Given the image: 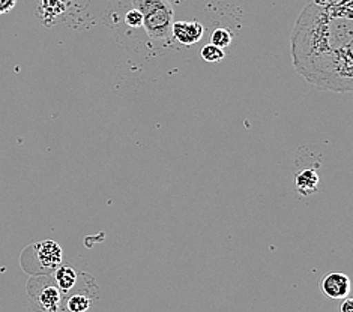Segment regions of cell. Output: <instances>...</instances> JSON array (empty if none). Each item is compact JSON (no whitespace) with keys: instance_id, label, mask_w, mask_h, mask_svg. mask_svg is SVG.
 I'll return each instance as SVG.
<instances>
[{"instance_id":"1","label":"cell","mask_w":353,"mask_h":312,"mask_svg":"<svg viewBox=\"0 0 353 312\" xmlns=\"http://www.w3.org/2000/svg\"><path fill=\"white\" fill-rule=\"evenodd\" d=\"M292 61L302 79L314 86L350 94L353 90V6L310 0L290 37Z\"/></svg>"},{"instance_id":"2","label":"cell","mask_w":353,"mask_h":312,"mask_svg":"<svg viewBox=\"0 0 353 312\" xmlns=\"http://www.w3.org/2000/svg\"><path fill=\"white\" fill-rule=\"evenodd\" d=\"M134 10L143 17L141 28L154 41H165L172 35L173 6L169 0H132Z\"/></svg>"},{"instance_id":"3","label":"cell","mask_w":353,"mask_h":312,"mask_svg":"<svg viewBox=\"0 0 353 312\" xmlns=\"http://www.w3.org/2000/svg\"><path fill=\"white\" fill-rule=\"evenodd\" d=\"M28 294L35 312H61L63 296L50 278H32L28 282Z\"/></svg>"},{"instance_id":"4","label":"cell","mask_w":353,"mask_h":312,"mask_svg":"<svg viewBox=\"0 0 353 312\" xmlns=\"http://www.w3.org/2000/svg\"><path fill=\"white\" fill-rule=\"evenodd\" d=\"M35 258L38 260V266L41 272H52L62 264V248L54 240H44L37 243L35 247Z\"/></svg>"},{"instance_id":"5","label":"cell","mask_w":353,"mask_h":312,"mask_svg":"<svg viewBox=\"0 0 353 312\" xmlns=\"http://www.w3.org/2000/svg\"><path fill=\"white\" fill-rule=\"evenodd\" d=\"M350 280L346 273L332 272L326 273L321 282V289L326 298L332 300H343L350 293Z\"/></svg>"},{"instance_id":"6","label":"cell","mask_w":353,"mask_h":312,"mask_svg":"<svg viewBox=\"0 0 353 312\" xmlns=\"http://www.w3.org/2000/svg\"><path fill=\"white\" fill-rule=\"evenodd\" d=\"M172 33L182 45L190 47L201 41L205 35V28L199 21H176L172 26Z\"/></svg>"},{"instance_id":"7","label":"cell","mask_w":353,"mask_h":312,"mask_svg":"<svg viewBox=\"0 0 353 312\" xmlns=\"http://www.w3.org/2000/svg\"><path fill=\"white\" fill-rule=\"evenodd\" d=\"M65 10L66 6L63 3V0H38L39 19L43 20L47 28L53 26V24L65 14Z\"/></svg>"},{"instance_id":"8","label":"cell","mask_w":353,"mask_h":312,"mask_svg":"<svg viewBox=\"0 0 353 312\" xmlns=\"http://www.w3.org/2000/svg\"><path fill=\"white\" fill-rule=\"evenodd\" d=\"M295 188L301 196H311L319 188V174L314 168H304L295 176Z\"/></svg>"},{"instance_id":"9","label":"cell","mask_w":353,"mask_h":312,"mask_svg":"<svg viewBox=\"0 0 353 312\" xmlns=\"http://www.w3.org/2000/svg\"><path fill=\"white\" fill-rule=\"evenodd\" d=\"M54 282L57 285V289L61 290L62 296L68 294L75 285H77V272L68 264L59 266L56 269V275H54Z\"/></svg>"},{"instance_id":"10","label":"cell","mask_w":353,"mask_h":312,"mask_svg":"<svg viewBox=\"0 0 353 312\" xmlns=\"http://www.w3.org/2000/svg\"><path fill=\"white\" fill-rule=\"evenodd\" d=\"M97 296H92V294L88 293H77L72 294V296H68L66 299V309L68 312H86L94 305Z\"/></svg>"},{"instance_id":"11","label":"cell","mask_w":353,"mask_h":312,"mask_svg":"<svg viewBox=\"0 0 353 312\" xmlns=\"http://www.w3.org/2000/svg\"><path fill=\"white\" fill-rule=\"evenodd\" d=\"M233 41V33L229 29H224V28H218L212 32V37H211V44L218 47V48H227Z\"/></svg>"},{"instance_id":"12","label":"cell","mask_w":353,"mask_h":312,"mask_svg":"<svg viewBox=\"0 0 353 312\" xmlns=\"http://www.w3.org/2000/svg\"><path fill=\"white\" fill-rule=\"evenodd\" d=\"M201 57H203V61H206L209 63H216V62L223 61V59L225 57V53H224V50L218 48L212 44H208L201 48Z\"/></svg>"},{"instance_id":"13","label":"cell","mask_w":353,"mask_h":312,"mask_svg":"<svg viewBox=\"0 0 353 312\" xmlns=\"http://www.w3.org/2000/svg\"><path fill=\"white\" fill-rule=\"evenodd\" d=\"M125 21H127V24L131 28H141L143 17L137 10H134V8H132V10L128 11L127 15H125Z\"/></svg>"},{"instance_id":"14","label":"cell","mask_w":353,"mask_h":312,"mask_svg":"<svg viewBox=\"0 0 353 312\" xmlns=\"http://www.w3.org/2000/svg\"><path fill=\"white\" fill-rule=\"evenodd\" d=\"M17 5V0H0V15L11 12Z\"/></svg>"},{"instance_id":"15","label":"cell","mask_w":353,"mask_h":312,"mask_svg":"<svg viewBox=\"0 0 353 312\" xmlns=\"http://www.w3.org/2000/svg\"><path fill=\"white\" fill-rule=\"evenodd\" d=\"M319 3L323 5H344V6H353V0H316Z\"/></svg>"},{"instance_id":"16","label":"cell","mask_w":353,"mask_h":312,"mask_svg":"<svg viewBox=\"0 0 353 312\" xmlns=\"http://www.w3.org/2000/svg\"><path fill=\"white\" fill-rule=\"evenodd\" d=\"M339 312H353V299L350 298L343 299L339 306Z\"/></svg>"}]
</instances>
